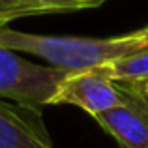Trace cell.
<instances>
[{"mask_svg":"<svg viewBox=\"0 0 148 148\" xmlns=\"http://www.w3.org/2000/svg\"><path fill=\"white\" fill-rule=\"evenodd\" d=\"M107 77L116 83H139L148 81V47L122 58L109 62L105 66H98Z\"/></svg>","mask_w":148,"mask_h":148,"instance_id":"obj_6","label":"cell"},{"mask_svg":"<svg viewBox=\"0 0 148 148\" xmlns=\"http://www.w3.org/2000/svg\"><path fill=\"white\" fill-rule=\"evenodd\" d=\"M124 84H127L131 90H135L137 94H141L145 99H148V81H139V83H124Z\"/></svg>","mask_w":148,"mask_h":148,"instance_id":"obj_9","label":"cell"},{"mask_svg":"<svg viewBox=\"0 0 148 148\" xmlns=\"http://www.w3.org/2000/svg\"><path fill=\"white\" fill-rule=\"evenodd\" d=\"M122 99V86L99 68H90L83 71H69L58 84L51 105H73L86 111L90 116H98L99 112L120 105Z\"/></svg>","mask_w":148,"mask_h":148,"instance_id":"obj_3","label":"cell"},{"mask_svg":"<svg viewBox=\"0 0 148 148\" xmlns=\"http://www.w3.org/2000/svg\"><path fill=\"white\" fill-rule=\"evenodd\" d=\"M69 71L28 62L15 51L0 45V99L40 109L51 105L58 84Z\"/></svg>","mask_w":148,"mask_h":148,"instance_id":"obj_2","label":"cell"},{"mask_svg":"<svg viewBox=\"0 0 148 148\" xmlns=\"http://www.w3.org/2000/svg\"><path fill=\"white\" fill-rule=\"evenodd\" d=\"M124 90L120 105L94 116L96 122L122 148H148V99L118 83Z\"/></svg>","mask_w":148,"mask_h":148,"instance_id":"obj_4","label":"cell"},{"mask_svg":"<svg viewBox=\"0 0 148 148\" xmlns=\"http://www.w3.org/2000/svg\"><path fill=\"white\" fill-rule=\"evenodd\" d=\"M105 0H41L38 6L36 15L43 13H68V11L86 10V8L101 6Z\"/></svg>","mask_w":148,"mask_h":148,"instance_id":"obj_8","label":"cell"},{"mask_svg":"<svg viewBox=\"0 0 148 148\" xmlns=\"http://www.w3.org/2000/svg\"><path fill=\"white\" fill-rule=\"evenodd\" d=\"M0 148H51L40 111L0 99Z\"/></svg>","mask_w":148,"mask_h":148,"instance_id":"obj_5","label":"cell"},{"mask_svg":"<svg viewBox=\"0 0 148 148\" xmlns=\"http://www.w3.org/2000/svg\"><path fill=\"white\" fill-rule=\"evenodd\" d=\"M40 4L41 0H0V25H8L15 19L36 15Z\"/></svg>","mask_w":148,"mask_h":148,"instance_id":"obj_7","label":"cell"},{"mask_svg":"<svg viewBox=\"0 0 148 148\" xmlns=\"http://www.w3.org/2000/svg\"><path fill=\"white\" fill-rule=\"evenodd\" d=\"M0 45L15 53L38 56L47 62V66L64 71H83L114 60H122L148 47V26L124 36L77 38L30 34L0 25Z\"/></svg>","mask_w":148,"mask_h":148,"instance_id":"obj_1","label":"cell"}]
</instances>
